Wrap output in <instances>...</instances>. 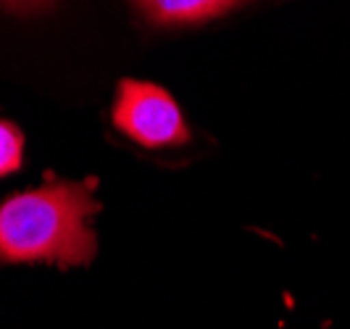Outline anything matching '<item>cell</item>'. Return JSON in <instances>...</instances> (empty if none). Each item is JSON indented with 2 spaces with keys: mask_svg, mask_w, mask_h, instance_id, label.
Masks as SVG:
<instances>
[{
  "mask_svg": "<svg viewBox=\"0 0 350 329\" xmlns=\"http://www.w3.org/2000/svg\"><path fill=\"white\" fill-rule=\"evenodd\" d=\"M111 122L124 137L148 150L190 142V129L176 101L153 82L122 79L111 105Z\"/></svg>",
  "mask_w": 350,
  "mask_h": 329,
  "instance_id": "obj_2",
  "label": "cell"
},
{
  "mask_svg": "<svg viewBox=\"0 0 350 329\" xmlns=\"http://www.w3.org/2000/svg\"><path fill=\"white\" fill-rule=\"evenodd\" d=\"M98 179H51L0 198V266H88L98 253L92 219Z\"/></svg>",
  "mask_w": 350,
  "mask_h": 329,
  "instance_id": "obj_1",
  "label": "cell"
},
{
  "mask_svg": "<svg viewBox=\"0 0 350 329\" xmlns=\"http://www.w3.org/2000/svg\"><path fill=\"white\" fill-rule=\"evenodd\" d=\"M24 166V135L14 122L0 119V179Z\"/></svg>",
  "mask_w": 350,
  "mask_h": 329,
  "instance_id": "obj_4",
  "label": "cell"
},
{
  "mask_svg": "<svg viewBox=\"0 0 350 329\" xmlns=\"http://www.w3.org/2000/svg\"><path fill=\"white\" fill-rule=\"evenodd\" d=\"M142 16L158 27H187L208 18L224 16L227 11L247 0H132Z\"/></svg>",
  "mask_w": 350,
  "mask_h": 329,
  "instance_id": "obj_3",
  "label": "cell"
},
{
  "mask_svg": "<svg viewBox=\"0 0 350 329\" xmlns=\"http://www.w3.org/2000/svg\"><path fill=\"white\" fill-rule=\"evenodd\" d=\"M55 0H0V8L18 14V16H32L40 11H48Z\"/></svg>",
  "mask_w": 350,
  "mask_h": 329,
  "instance_id": "obj_5",
  "label": "cell"
}]
</instances>
